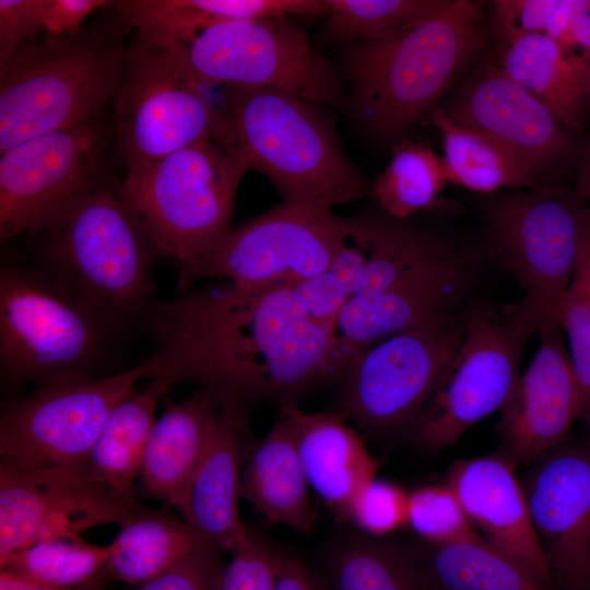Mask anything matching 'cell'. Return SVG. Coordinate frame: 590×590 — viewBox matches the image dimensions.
Instances as JSON below:
<instances>
[{
	"label": "cell",
	"instance_id": "obj_32",
	"mask_svg": "<svg viewBox=\"0 0 590 590\" xmlns=\"http://www.w3.org/2000/svg\"><path fill=\"white\" fill-rule=\"evenodd\" d=\"M326 571L330 590H428L410 546L362 532L331 548Z\"/></svg>",
	"mask_w": 590,
	"mask_h": 590
},
{
	"label": "cell",
	"instance_id": "obj_47",
	"mask_svg": "<svg viewBox=\"0 0 590 590\" xmlns=\"http://www.w3.org/2000/svg\"><path fill=\"white\" fill-rule=\"evenodd\" d=\"M93 586L94 583L71 589L55 588L34 581L11 570L0 569V590H93Z\"/></svg>",
	"mask_w": 590,
	"mask_h": 590
},
{
	"label": "cell",
	"instance_id": "obj_1",
	"mask_svg": "<svg viewBox=\"0 0 590 590\" xmlns=\"http://www.w3.org/2000/svg\"><path fill=\"white\" fill-rule=\"evenodd\" d=\"M145 329L154 377L194 385L221 410L247 416L255 404H297L340 384L355 356L307 316L291 285H193L157 302Z\"/></svg>",
	"mask_w": 590,
	"mask_h": 590
},
{
	"label": "cell",
	"instance_id": "obj_16",
	"mask_svg": "<svg viewBox=\"0 0 590 590\" xmlns=\"http://www.w3.org/2000/svg\"><path fill=\"white\" fill-rule=\"evenodd\" d=\"M144 508L99 481L86 463L25 469L0 462V558L43 540L121 527Z\"/></svg>",
	"mask_w": 590,
	"mask_h": 590
},
{
	"label": "cell",
	"instance_id": "obj_17",
	"mask_svg": "<svg viewBox=\"0 0 590 590\" xmlns=\"http://www.w3.org/2000/svg\"><path fill=\"white\" fill-rule=\"evenodd\" d=\"M457 125L488 138L536 178L576 153L567 128L497 62L480 60L437 106Z\"/></svg>",
	"mask_w": 590,
	"mask_h": 590
},
{
	"label": "cell",
	"instance_id": "obj_48",
	"mask_svg": "<svg viewBox=\"0 0 590 590\" xmlns=\"http://www.w3.org/2000/svg\"><path fill=\"white\" fill-rule=\"evenodd\" d=\"M576 198L590 210V150L586 154L577 179Z\"/></svg>",
	"mask_w": 590,
	"mask_h": 590
},
{
	"label": "cell",
	"instance_id": "obj_45",
	"mask_svg": "<svg viewBox=\"0 0 590 590\" xmlns=\"http://www.w3.org/2000/svg\"><path fill=\"white\" fill-rule=\"evenodd\" d=\"M557 44L567 54L581 56L590 62V0H574L567 30Z\"/></svg>",
	"mask_w": 590,
	"mask_h": 590
},
{
	"label": "cell",
	"instance_id": "obj_7",
	"mask_svg": "<svg viewBox=\"0 0 590 590\" xmlns=\"http://www.w3.org/2000/svg\"><path fill=\"white\" fill-rule=\"evenodd\" d=\"M123 334L32 260L2 259L0 375L10 386L98 375Z\"/></svg>",
	"mask_w": 590,
	"mask_h": 590
},
{
	"label": "cell",
	"instance_id": "obj_22",
	"mask_svg": "<svg viewBox=\"0 0 590 590\" xmlns=\"http://www.w3.org/2000/svg\"><path fill=\"white\" fill-rule=\"evenodd\" d=\"M248 417L221 410L179 511L201 541L217 551L233 553L251 538L239 512Z\"/></svg>",
	"mask_w": 590,
	"mask_h": 590
},
{
	"label": "cell",
	"instance_id": "obj_31",
	"mask_svg": "<svg viewBox=\"0 0 590 590\" xmlns=\"http://www.w3.org/2000/svg\"><path fill=\"white\" fill-rule=\"evenodd\" d=\"M442 139L441 158L448 182L472 191L536 189L538 178L502 146L483 134L448 119L436 107L428 116Z\"/></svg>",
	"mask_w": 590,
	"mask_h": 590
},
{
	"label": "cell",
	"instance_id": "obj_50",
	"mask_svg": "<svg viewBox=\"0 0 590 590\" xmlns=\"http://www.w3.org/2000/svg\"><path fill=\"white\" fill-rule=\"evenodd\" d=\"M588 590H590V570H589V582H588Z\"/></svg>",
	"mask_w": 590,
	"mask_h": 590
},
{
	"label": "cell",
	"instance_id": "obj_19",
	"mask_svg": "<svg viewBox=\"0 0 590 590\" xmlns=\"http://www.w3.org/2000/svg\"><path fill=\"white\" fill-rule=\"evenodd\" d=\"M533 359L503 405L498 432L503 452L516 463H531L558 446L581 416L580 393L563 329L540 321Z\"/></svg>",
	"mask_w": 590,
	"mask_h": 590
},
{
	"label": "cell",
	"instance_id": "obj_28",
	"mask_svg": "<svg viewBox=\"0 0 590 590\" xmlns=\"http://www.w3.org/2000/svg\"><path fill=\"white\" fill-rule=\"evenodd\" d=\"M113 9L145 40L178 58L206 28L231 20L284 17V0H118Z\"/></svg>",
	"mask_w": 590,
	"mask_h": 590
},
{
	"label": "cell",
	"instance_id": "obj_13",
	"mask_svg": "<svg viewBox=\"0 0 590 590\" xmlns=\"http://www.w3.org/2000/svg\"><path fill=\"white\" fill-rule=\"evenodd\" d=\"M463 334V309L384 339L352 359L338 414L371 433L409 428L437 387Z\"/></svg>",
	"mask_w": 590,
	"mask_h": 590
},
{
	"label": "cell",
	"instance_id": "obj_26",
	"mask_svg": "<svg viewBox=\"0 0 590 590\" xmlns=\"http://www.w3.org/2000/svg\"><path fill=\"white\" fill-rule=\"evenodd\" d=\"M497 63L567 129H582L590 76L585 58L567 54L545 34H533L499 48Z\"/></svg>",
	"mask_w": 590,
	"mask_h": 590
},
{
	"label": "cell",
	"instance_id": "obj_4",
	"mask_svg": "<svg viewBox=\"0 0 590 590\" xmlns=\"http://www.w3.org/2000/svg\"><path fill=\"white\" fill-rule=\"evenodd\" d=\"M214 139L263 174L284 200L333 209L370 193L319 107L263 86H224Z\"/></svg>",
	"mask_w": 590,
	"mask_h": 590
},
{
	"label": "cell",
	"instance_id": "obj_38",
	"mask_svg": "<svg viewBox=\"0 0 590 590\" xmlns=\"http://www.w3.org/2000/svg\"><path fill=\"white\" fill-rule=\"evenodd\" d=\"M406 524L427 543L480 535L456 493L446 484L423 486L409 493Z\"/></svg>",
	"mask_w": 590,
	"mask_h": 590
},
{
	"label": "cell",
	"instance_id": "obj_39",
	"mask_svg": "<svg viewBox=\"0 0 590 590\" xmlns=\"http://www.w3.org/2000/svg\"><path fill=\"white\" fill-rule=\"evenodd\" d=\"M408 495L398 485L375 477L354 496L347 521L364 534L382 538L406 524Z\"/></svg>",
	"mask_w": 590,
	"mask_h": 590
},
{
	"label": "cell",
	"instance_id": "obj_24",
	"mask_svg": "<svg viewBox=\"0 0 590 590\" xmlns=\"http://www.w3.org/2000/svg\"><path fill=\"white\" fill-rule=\"evenodd\" d=\"M220 413L213 398L202 390L167 403L143 453L139 479L145 494L180 511Z\"/></svg>",
	"mask_w": 590,
	"mask_h": 590
},
{
	"label": "cell",
	"instance_id": "obj_11",
	"mask_svg": "<svg viewBox=\"0 0 590 590\" xmlns=\"http://www.w3.org/2000/svg\"><path fill=\"white\" fill-rule=\"evenodd\" d=\"M353 225V216H339L333 209L283 200L233 228L179 275L178 291L204 279L244 287L293 286L329 267Z\"/></svg>",
	"mask_w": 590,
	"mask_h": 590
},
{
	"label": "cell",
	"instance_id": "obj_14",
	"mask_svg": "<svg viewBox=\"0 0 590 590\" xmlns=\"http://www.w3.org/2000/svg\"><path fill=\"white\" fill-rule=\"evenodd\" d=\"M184 59L140 35L111 99L113 138L127 167L213 138L217 107Z\"/></svg>",
	"mask_w": 590,
	"mask_h": 590
},
{
	"label": "cell",
	"instance_id": "obj_43",
	"mask_svg": "<svg viewBox=\"0 0 590 590\" xmlns=\"http://www.w3.org/2000/svg\"><path fill=\"white\" fill-rule=\"evenodd\" d=\"M44 34L38 0H0V69Z\"/></svg>",
	"mask_w": 590,
	"mask_h": 590
},
{
	"label": "cell",
	"instance_id": "obj_30",
	"mask_svg": "<svg viewBox=\"0 0 590 590\" xmlns=\"http://www.w3.org/2000/svg\"><path fill=\"white\" fill-rule=\"evenodd\" d=\"M204 546L186 522L144 508L125 522L107 545L106 573L140 586Z\"/></svg>",
	"mask_w": 590,
	"mask_h": 590
},
{
	"label": "cell",
	"instance_id": "obj_9",
	"mask_svg": "<svg viewBox=\"0 0 590 590\" xmlns=\"http://www.w3.org/2000/svg\"><path fill=\"white\" fill-rule=\"evenodd\" d=\"M154 373L146 357L113 374L63 376L35 385L2 410L1 462L25 469L85 464L113 410Z\"/></svg>",
	"mask_w": 590,
	"mask_h": 590
},
{
	"label": "cell",
	"instance_id": "obj_10",
	"mask_svg": "<svg viewBox=\"0 0 590 590\" xmlns=\"http://www.w3.org/2000/svg\"><path fill=\"white\" fill-rule=\"evenodd\" d=\"M588 216L575 193L546 186L498 194L482 209L488 250L520 284L539 322L559 326Z\"/></svg>",
	"mask_w": 590,
	"mask_h": 590
},
{
	"label": "cell",
	"instance_id": "obj_8",
	"mask_svg": "<svg viewBox=\"0 0 590 590\" xmlns=\"http://www.w3.org/2000/svg\"><path fill=\"white\" fill-rule=\"evenodd\" d=\"M539 318L517 305L463 309L462 339L432 397L410 427L426 451L455 445L477 422L502 409L519 377L526 344Z\"/></svg>",
	"mask_w": 590,
	"mask_h": 590
},
{
	"label": "cell",
	"instance_id": "obj_12",
	"mask_svg": "<svg viewBox=\"0 0 590 590\" xmlns=\"http://www.w3.org/2000/svg\"><path fill=\"white\" fill-rule=\"evenodd\" d=\"M184 60L204 86H263L324 109L346 108L340 72L287 17L217 23L186 47Z\"/></svg>",
	"mask_w": 590,
	"mask_h": 590
},
{
	"label": "cell",
	"instance_id": "obj_41",
	"mask_svg": "<svg viewBox=\"0 0 590 590\" xmlns=\"http://www.w3.org/2000/svg\"><path fill=\"white\" fill-rule=\"evenodd\" d=\"M559 0H494L488 31L498 48L533 34H544Z\"/></svg>",
	"mask_w": 590,
	"mask_h": 590
},
{
	"label": "cell",
	"instance_id": "obj_36",
	"mask_svg": "<svg viewBox=\"0 0 590 590\" xmlns=\"http://www.w3.org/2000/svg\"><path fill=\"white\" fill-rule=\"evenodd\" d=\"M446 0H324V42L370 39L438 10Z\"/></svg>",
	"mask_w": 590,
	"mask_h": 590
},
{
	"label": "cell",
	"instance_id": "obj_20",
	"mask_svg": "<svg viewBox=\"0 0 590 590\" xmlns=\"http://www.w3.org/2000/svg\"><path fill=\"white\" fill-rule=\"evenodd\" d=\"M515 462L504 452L456 461L445 475L482 536L536 573L555 589L531 522Z\"/></svg>",
	"mask_w": 590,
	"mask_h": 590
},
{
	"label": "cell",
	"instance_id": "obj_42",
	"mask_svg": "<svg viewBox=\"0 0 590 590\" xmlns=\"http://www.w3.org/2000/svg\"><path fill=\"white\" fill-rule=\"evenodd\" d=\"M222 568L219 551L204 546L137 590H216Z\"/></svg>",
	"mask_w": 590,
	"mask_h": 590
},
{
	"label": "cell",
	"instance_id": "obj_37",
	"mask_svg": "<svg viewBox=\"0 0 590 590\" xmlns=\"http://www.w3.org/2000/svg\"><path fill=\"white\" fill-rule=\"evenodd\" d=\"M565 331L582 415L590 412V210L576 269L558 318Z\"/></svg>",
	"mask_w": 590,
	"mask_h": 590
},
{
	"label": "cell",
	"instance_id": "obj_3",
	"mask_svg": "<svg viewBox=\"0 0 590 590\" xmlns=\"http://www.w3.org/2000/svg\"><path fill=\"white\" fill-rule=\"evenodd\" d=\"M32 260L123 335L145 329L157 304L149 236L110 180L81 196L38 232Z\"/></svg>",
	"mask_w": 590,
	"mask_h": 590
},
{
	"label": "cell",
	"instance_id": "obj_2",
	"mask_svg": "<svg viewBox=\"0 0 590 590\" xmlns=\"http://www.w3.org/2000/svg\"><path fill=\"white\" fill-rule=\"evenodd\" d=\"M488 35L482 1L446 0L426 16L351 43L342 66L346 109L374 139L401 140L476 66Z\"/></svg>",
	"mask_w": 590,
	"mask_h": 590
},
{
	"label": "cell",
	"instance_id": "obj_35",
	"mask_svg": "<svg viewBox=\"0 0 590 590\" xmlns=\"http://www.w3.org/2000/svg\"><path fill=\"white\" fill-rule=\"evenodd\" d=\"M353 217V229L329 267L318 275L293 285L307 316L333 330L356 292L368 259L369 241L364 215Z\"/></svg>",
	"mask_w": 590,
	"mask_h": 590
},
{
	"label": "cell",
	"instance_id": "obj_33",
	"mask_svg": "<svg viewBox=\"0 0 590 590\" xmlns=\"http://www.w3.org/2000/svg\"><path fill=\"white\" fill-rule=\"evenodd\" d=\"M448 184L445 168L429 145L403 141L370 186L382 212L397 220L434 208Z\"/></svg>",
	"mask_w": 590,
	"mask_h": 590
},
{
	"label": "cell",
	"instance_id": "obj_46",
	"mask_svg": "<svg viewBox=\"0 0 590 590\" xmlns=\"http://www.w3.org/2000/svg\"><path fill=\"white\" fill-rule=\"evenodd\" d=\"M274 590H320V587L298 558L280 553Z\"/></svg>",
	"mask_w": 590,
	"mask_h": 590
},
{
	"label": "cell",
	"instance_id": "obj_15",
	"mask_svg": "<svg viewBox=\"0 0 590 590\" xmlns=\"http://www.w3.org/2000/svg\"><path fill=\"white\" fill-rule=\"evenodd\" d=\"M113 138L102 117L0 151V243L38 232L74 200L109 180Z\"/></svg>",
	"mask_w": 590,
	"mask_h": 590
},
{
	"label": "cell",
	"instance_id": "obj_44",
	"mask_svg": "<svg viewBox=\"0 0 590 590\" xmlns=\"http://www.w3.org/2000/svg\"><path fill=\"white\" fill-rule=\"evenodd\" d=\"M45 34L70 35L80 31L97 11L113 9L108 0H38Z\"/></svg>",
	"mask_w": 590,
	"mask_h": 590
},
{
	"label": "cell",
	"instance_id": "obj_5",
	"mask_svg": "<svg viewBox=\"0 0 590 590\" xmlns=\"http://www.w3.org/2000/svg\"><path fill=\"white\" fill-rule=\"evenodd\" d=\"M129 30L113 9L76 33L25 45L0 69V151L102 117L125 70Z\"/></svg>",
	"mask_w": 590,
	"mask_h": 590
},
{
	"label": "cell",
	"instance_id": "obj_23",
	"mask_svg": "<svg viewBox=\"0 0 590 590\" xmlns=\"http://www.w3.org/2000/svg\"><path fill=\"white\" fill-rule=\"evenodd\" d=\"M293 433L310 488L341 521L356 493L376 477L378 462L338 413H308L296 403L279 406Z\"/></svg>",
	"mask_w": 590,
	"mask_h": 590
},
{
	"label": "cell",
	"instance_id": "obj_18",
	"mask_svg": "<svg viewBox=\"0 0 590 590\" xmlns=\"http://www.w3.org/2000/svg\"><path fill=\"white\" fill-rule=\"evenodd\" d=\"M521 486L555 590H588L590 449L556 446L529 464Z\"/></svg>",
	"mask_w": 590,
	"mask_h": 590
},
{
	"label": "cell",
	"instance_id": "obj_6",
	"mask_svg": "<svg viewBox=\"0 0 590 590\" xmlns=\"http://www.w3.org/2000/svg\"><path fill=\"white\" fill-rule=\"evenodd\" d=\"M247 163L208 138L128 168L118 192L161 258L174 259L179 275L233 229Z\"/></svg>",
	"mask_w": 590,
	"mask_h": 590
},
{
	"label": "cell",
	"instance_id": "obj_49",
	"mask_svg": "<svg viewBox=\"0 0 590 590\" xmlns=\"http://www.w3.org/2000/svg\"><path fill=\"white\" fill-rule=\"evenodd\" d=\"M588 114L590 115V76H589V84H588Z\"/></svg>",
	"mask_w": 590,
	"mask_h": 590
},
{
	"label": "cell",
	"instance_id": "obj_34",
	"mask_svg": "<svg viewBox=\"0 0 590 590\" xmlns=\"http://www.w3.org/2000/svg\"><path fill=\"white\" fill-rule=\"evenodd\" d=\"M107 558V546L91 544L81 535L36 542L0 558V566L50 587L71 589L94 583L106 571Z\"/></svg>",
	"mask_w": 590,
	"mask_h": 590
},
{
	"label": "cell",
	"instance_id": "obj_21",
	"mask_svg": "<svg viewBox=\"0 0 590 590\" xmlns=\"http://www.w3.org/2000/svg\"><path fill=\"white\" fill-rule=\"evenodd\" d=\"M476 258H462L389 291L352 298L334 332L356 355L427 320L462 309L476 276Z\"/></svg>",
	"mask_w": 590,
	"mask_h": 590
},
{
	"label": "cell",
	"instance_id": "obj_25",
	"mask_svg": "<svg viewBox=\"0 0 590 590\" xmlns=\"http://www.w3.org/2000/svg\"><path fill=\"white\" fill-rule=\"evenodd\" d=\"M309 488L292 429L279 415L263 438L246 447L240 498L270 522L308 535L315 527Z\"/></svg>",
	"mask_w": 590,
	"mask_h": 590
},
{
	"label": "cell",
	"instance_id": "obj_40",
	"mask_svg": "<svg viewBox=\"0 0 590 590\" xmlns=\"http://www.w3.org/2000/svg\"><path fill=\"white\" fill-rule=\"evenodd\" d=\"M280 553L253 534L222 568L216 590H274Z\"/></svg>",
	"mask_w": 590,
	"mask_h": 590
},
{
	"label": "cell",
	"instance_id": "obj_27",
	"mask_svg": "<svg viewBox=\"0 0 590 590\" xmlns=\"http://www.w3.org/2000/svg\"><path fill=\"white\" fill-rule=\"evenodd\" d=\"M428 590H555L524 564L481 534L410 546Z\"/></svg>",
	"mask_w": 590,
	"mask_h": 590
},
{
	"label": "cell",
	"instance_id": "obj_29",
	"mask_svg": "<svg viewBox=\"0 0 590 590\" xmlns=\"http://www.w3.org/2000/svg\"><path fill=\"white\" fill-rule=\"evenodd\" d=\"M151 380L113 410L86 461L94 476L127 497H134L144 449L157 420L156 409L175 385L163 376Z\"/></svg>",
	"mask_w": 590,
	"mask_h": 590
}]
</instances>
